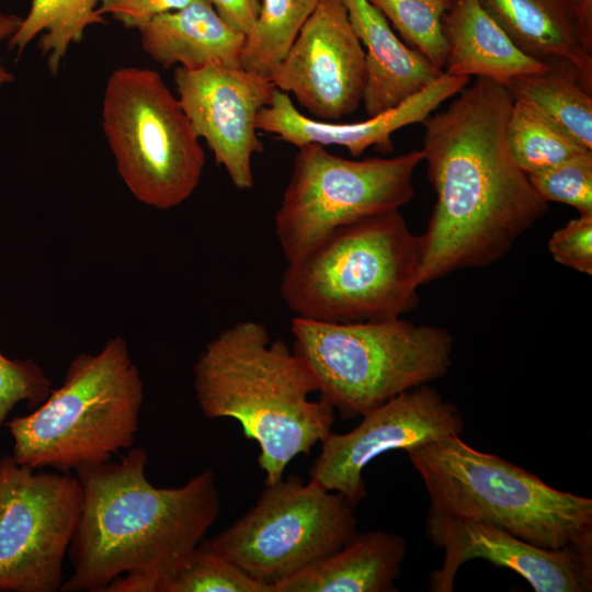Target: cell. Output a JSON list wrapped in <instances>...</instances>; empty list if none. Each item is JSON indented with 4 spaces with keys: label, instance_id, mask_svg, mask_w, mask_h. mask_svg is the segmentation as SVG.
<instances>
[{
    "label": "cell",
    "instance_id": "obj_31",
    "mask_svg": "<svg viewBox=\"0 0 592 592\" xmlns=\"http://www.w3.org/2000/svg\"><path fill=\"white\" fill-rule=\"evenodd\" d=\"M191 0H99V12L110 14L126 29L141 31L156 16L180 9Z\"/></svg>",
    "mask_w": 592,
    "mask_h": 592
},
{
    "label": "cell",
    "instance_id": "obj_6",
    "mask_svg": "<svg viewBox=\"0 0 592 592\" xmlns=\"http://www.w3.org/2000/svg\"><path fill=\"white\" fill-rule=\"evenodd\" d=\"M144 382L122 337L77 355L62 384L32 412L5 422L12 458L33 469L70 473L129 448L139 428Z\"/></svg>",
    "mask_w": 592,
    "mask_h": 592
},
{
    "label": "cell",
    "instance_id": "obj_3",
    "mask_svg": "<svg viewBox=\"0 0 592 592\" xmlns=\"http://www.w3.org/2000/svg\"><path fill=\"white\" fill-rule=\"evenodd\" d=\"M195 398L210 419L231 418L260 447L258 463L265 485L283 478L298 455H309L331 432L334 409L312 400L317 383L305 362L253 320L219 332L197 357Z\"/></svg>",
    "mask_w": 592,
    "mask_h": 592
},
{
    "label": "cell",
    "instance_id": "obj_24",
    "mask_svg": "<svg viewBox=\"0 0 592 592\" xmlns=\"http://www.w3.org/2000/svg\"><path fill=\"white\" fill-rule=\"evenodd\" d=\"M317 2L318 0H261L255 27L246 37L240 66L270 78Z\"/></svg>",
    "mask_w": 592,
    "mask_h": 592
},
{
    "label": "cell",
    "instance_id": "obj_22",
    "mask_svg": "<svg viewBox=\"0 0 592 592\" xmlns=\"http://www.w3.org/2000/svg\"><path fill=\"white\" fill-rule=\"evenodd\" d=\"M537 72L514 78L506 86L513 100L527 103L587 150H592V88L573 65L548 58Z\"/></svg>",
    "mask_w": 592,
    "mask_h": 592
},
{
    "label": "cell",
    "instance_id": "obj_23",
    "mask_svg": "<svg viewBox=\"0 0 592 592\" xmlns=\"http://www.w3.org/2000/svg\"><path fill=\"white\" fill-rule=\"evenodd\" d=\"M99 0H32L27 14L8 41L20 56L42 34L38 46L49 72L56 76L72 44L80 43L86 30L104 22Z\"/></svg>",
    "mask_w": 592,
    "mask_h": 592
},
{
    "label": "cell",
    "instance_id": "obj_17",
    "mask_svg": "<svg viewBox=\"0 0 592 592\" xmlns=\"http://www.w3.org/2000/svg\"><path fill=\"white\" fill-rule=\"evenodd\" d=\"M527 55L565 59L592 88V0H479Z\"/></svg>",
    "mask_w": 592,
    "mask_h": 592
},
{
    "label": "cell",
    "instance_id": "obj_26",
    "mask_svg": "<svg viewBox=\"0 0 592 592\" xmlns=\"http://www.w3.org/2000/svg\"><path fill=\"white\" fill-rule=\"evenodd\" d=\"M157 592H273L235 563L200 543L158 587Z\"/></svg>",
    "mask_w": 592,
    "mask_h": 592
},
{
    "label": "cell",
    "instance_id": "obj_13",
    "mask_svg": "<svg viewBox=\"0 0 592 592\" xmlns=\"http://www.w3.org/2000/svg\"><path fill=\"white\" fill-rule=\"evenodd\" d=\"M270 80L320 121L340 122L358 109L365 50L342 0H318Z\"/></svg>",
    "mask_w": 592,
    "mask_h": 592
},
{
    "label": "cell",
    "instance_id": "obj_27",
    "mask_svg": "<svg viewBox=\"0 0 592 592\" xmlns=\"http://www.w3.org/2000/svg\"><path fill=\"white\" fill-rule=\"evenodd\" d=\"M390 21L405 41L443 72L446 42L442 20L456 0H367Z\"/></svg>",
    "mask_w": 592,
    "mask_h": 592
},
{
    "label": "cell",
    "instance_id": "obj_33",
    "mask_svg": "<svg viewBox=\"0 0 592 592\" xmlns=\"http://www.w3.org/2000/svg\"><path fill=\"white\" fill-rule=\"evenodd\" d=\"M21 21L22 18L16 14L0 12V44L11 38L19 29ZM14 80L13 72L0 64V91L4 86Z\"/></svg>",
    "mask_w": 592,
    "mask_h": 592
},
{
    "label": "cell",
    "instance_id": "obj_15",
    "mask_svg": "<svg viewBox=\"0 0 592 592\" xmlns=\"http://www.w3.org/2000/svg\"><path fill=\"white\" fill-rule=\"evenodd\" d=\"M426 534L444 550L430 576V590L452 592L459 567L482 559L514 571L536 592H587L592 588V555L574 548L549 549L494 525L457 519L429 508Z\"/></svg>",
    "mask_w": 592,
    "mask_h": 592
},
{
    "label": "cell",
    "instance_id": "obj_28",
    "mask_svg": "<svg viewBox=\"0 0 592 592\" xmlns=\"http://www.w3.org/2000/svg\"><path fill=\"white\" fill-rule=\"evenodd\" d=\"M537 194L592 214V151H585L548 169L527 174Z\"/></svg>",
    "mask_w": 592,
    "mask_h": 592
},
{
    "label": "cell",
    "instance_id": "obj_12",
    "mask_svg": "<svg viewBox=\"0 0 592 592\" xmlns=\"http://www.w3.org/2000/svg\"><path fill=\"white\" fill-rule=\"evenodd\" d=\"M465 421L455 405L429 384L403 391L362 415L351 431L321 442L310 480L341 493L355 506L366 496L364 468L376 457L445 436L462 435Z\"/></svg>",
    "mask_w": 592,
    "mask_h": 592
},
{
    "label": "cell",
    "instance_id": "obj_9",
    "mask_svg": "<svg viewBox=\"0 0 592 592\" xmlns=\"http://www.w3.org/2000/svg\"><path fill=\"white\" fill-rule=\"evenodd\" d=\"M421 161L422 150L351 160L321 145L298 147L274 218L285 260L298 259L344 225L399 209L410 202L413 173Z\"/></svg>",
    "mask_w": 592,
    "mask_h": 592
},
{
    "label": "cell",
    "instance_id": "obj_25",
    "mask_svg": "<svg viewBox=\"0 0 592 592\" xmlns=\"http://www.w3.org/2000/svg\"><path fill=\"white\" fill-rule=\"evenodd\" d=\"M506 140L516 166L526 174L561 163L587 150L527 103L513 100Z\"/></svg>",
    "mask_w": 592,
    "mask_h": 592
},
{
    "label": "cell",
    "instance_id": "obj_11",
    "mask_svg": "<svg viewBox=\"0 0 592 592\" xmlns=\"http://www.w3.org/2000/svg\"><path fill=\"white\" fill-rule=\"evenodd\" d=\"M0 459V591L56 592L76 531L82 489L70 473H34Z\"/></svg>",
    "mask_w": 592,
    "mask_h": 592
},
{
    "label": "cell",
    "instance_id": "obj_14",
    "mask_svg": "<svg viewBox=\"0 0 592 592\" xmlns=\"http://www.w3.org/2000/svg\"><path fill=\"white\" fill-rule=\"evenodd\" d=\"M178 99L196 135L238 190L254 184L252 157L263 151L257 135L260 110L271 103L270 78L242 67L209 66L197 70L175 67Z\"/></svg>",
    "mask_w": 592,
    "mask_h": 592
},
{
    "label": "cell",
    "instance_id": "obj_8",
    "mask_svg": "<svg viewBox=\"0 0 592 592\" xmlns=\"http://www.w3.org/2000/svg\"><path fill=\"white\" fill-rule=\"evenodd\" d=\"M101 123L121 179L140 203L170 209L197 187L205 153L179 99L153 69H115Z\"/></svg>",
    "mask_w": 592,
    "mask_h": 592
},
{
    "label": "cell",
    "instance_id": "obj_32",
    "mask_svg": "<svg viewBox=\"0 0 592 592\" xmlns=\"http://www.w3.org/2000/svg\"><path fill=\"white\" fill-rule=\"evenodd\" d=\"M234 29L249 36L257 24L261 0H207Z\"/></svg>",
    "mask_w": 592,
    "mask_h": 592
},
{
    "label": "cell",
    "instance_id": "obj_20",
    "mask_svg": "<svg viewBox=\"0 0 592 592\" xmlns=\"http://www.w3.org/2000/svg\"><path fill=\"white\" fill-rule=\"evenodd\" d=\"M442 26L447 75L486 78L506 87L514 78L546 67L521 50L479 0H456Z\"/></svg>",
    "mask_w": 592,
    "mask_h": 592
},
{
    "label": "cell",
    "instance_id": "obj_7",
    "mask_svg": "<svg viewBox=\"0 0 592 592\" xmlns=\"http://www.w3.org/2000/svg\"><path fill=\"white\" fill-rule=\"evenodd\" d=\"M293 350L312 374L320 398L344 419L444 377L454 339L437 326L400 318L328 322L294 317Z\"/></svg>",
    "mask_w": 592,
    "mask_h": 592
},
{
    "label": "cell",
    "instance_id": "obj_5",
    "mask_svg": "<svg viewBox=\"0 0 592 592\" xmlns=\"http://www.w3.org/2000/svg\"><path fill=\"white\" fill-rule=\"evenodd\" d=\"M430 509L483 522L537 546L592 555V499L555 489L534 474L445 436L406 451Z\"/></svg>",
    "mask_w": 592,
    "mask_h": 592
},
{
    "label": "cell",
    "instance_id": "obj_1",
    "mask_svg": "<svg viewBox=\"0 0 592 592\" xmlns=\"http://www.w3.org/2000/svg\"><path fill=\"white\" fill-rule=\"evenodd\" d=\"M456 95L422 122L436 201L422 235L421 285L497 262L548 209L511 156L508 88L476 78Z\"/></svg>",
    "mask_w": 592,
    "mask_h": 592
},
{
    "label": "cell",
    "instance_id": "obj_2",
    "mask_svg": "<svg viewBox=\"0 0 592 592\" xmlns=\"http://www.w3.org/2000/svg\"><path fill=\"white\" fill-rule=\"evenodd\" d=\"M148 456L134 447L118 463L79 467L82 508L62 592H157L198 546L220 513L213 470L183 486L157 488Z\"/></svg>",
    "mask_w": 592,
    "mask_h": 592
},
{
    "label": "cell",
    "instance_id": "obj_16",
    "mask_svg": "<svg viewBox=\"0 0 592 592\" xmlns=\"http://www.w3.org/2000/svg\"><path fill=\"white\" fill-rule=\"evenodd\" d=\"M466 76L442 72L426 88L399 105L361 122H326L304 115L289 94L275 89L271 103L262 107L255 127L297 148L305 144L344 147L353 157L368 148L392 150V134L411 124L422 123L443 102L456 95L469 82Z\"/></svg>",
    "mask_w": 592,
    "mask_h": 592
},
{
    "label": "cell",
    "instance_id": "obj_30",
    "mask_svg": "<svg viewBox=\"0 0 592 592\" xmlns=\"http://www.w3.org/2000/svg\"><path fill=\"white\" fill-rule=\"evenodd\" d=\"M553 259L585 275L592 274V214L570 219L554 231L548 240Z\"/></svg>",
    "mask_w": 592,
    "mask_h": 592
},
{
    "label": "cell",
    "instance_id": "obj_19",
    "mask_svg": "<svg viewBox=\"0 0 592 592\" xmlns=\"http://www.w3.org/2000/svg\"><path fill=\"white\" fill-rule=\"evenodd\" d=\"M139 33L143 50L166 69L241 67L246 36L207 0H191L180 9L162 13Z\"/></svg>",
    "mask_w": 592,
    "mask_h": 592
},
{
    "label": "cell",
    "instance_id": "obj_4",
    "mask_svg": "<svg viewBox=\"0 0 592 592\" xmlns=\"http://www.w3.org/2000/svg\"><path fill=\"white\" fill-rule=\"evenodd\" d=\"M422 235L399 209L344 225L287 262L280 294L294 317L360 322L400 318L418 305Z\"/></svg>",
    "mask_w": 592,
    "mask_h": 592
},
{
    "label": "cell",
    "instance_id": "obj_29",
    "mask_svg": "<svg viewBox=\"0 0 592 592\" xmlns=\"http://www.w3.org/2000/svg\"><path fill=\"white\" fill-rule=\"evenodd\" d=\"M52 382L30 358H9L0 352V431L13 408L24 402L35 409L52 391Z\"/></svg>",
    "mask_w": 592,
    "mask_h": 592
},
{
    "label": "cell",
    "instance_id": "obj_10",
    "mask_svg": "<svg viewBox=\"0 0 592 592\" xmlns=\"http://www.w3.org/2000/svg\"><path fill=\"white\" fill-rule=\"evenodd\" d=\"M353 509L314 480L283 477L265 485L255 504L207 544L273 589L344 546L357 532Z\"/></svg>",
    "mask_w": 592,
    "mask_h": 592
},
{
    "label": "cell",
    "instance_id": "obj_18",
    "mask_svg": "<svg viewBox=\"0 0 592 592\" xmlns=\"http://www.w3.org/2000/svg\"><path fill=\"white\" fill-rule=\"evenodd\" d=\"M342 1L355 34L366 47L363 103L368 117L399 105L440 77L442 72L417 49L405 45L369 1Z\"/></svg>",
    "mask_w": 592,
    "mask_h": 592
},
{
    "label": "cell",
    "instance_id": "obj_21",
    "mask_svg": "<svg viewBox=\"0 0 592 592\" xmlns=\"http://www.w3.org/2000/svg\"><path fill=\"white\" fill-rule=\"evenodd\" d=\"M406 554L399 534L356 532L335 553L276 583L273 592H395Z\"/></svg>",
    "mask_w": 592,
    "mask_h": 592
}]
</instances>
